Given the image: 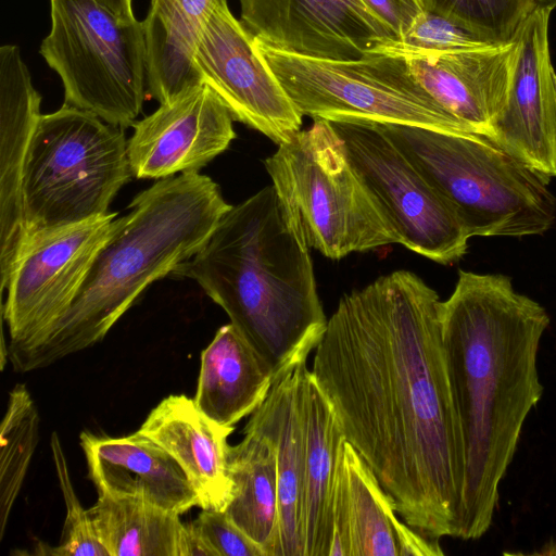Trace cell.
<instances>
[{"mask_svg": "<svg viewBox=\"0 0 556 556\" xmlns=\"http://www.w3.org/2000/svg\"><path fill=\"white\" fill-rule=\"evenodd\" d=\"M399 40L426 10L424 0H362ZM396 40V41H397Z\"/></svg>", "mask_w": 556, "mask_h": 556, "instance_id": "cell-32", "label": "cell"}, {"mask_svg": "<svg viewBox=\"0 0 556 556\" xmlns=\"http://www.w3.org/2000/svg\"><path fill=\"white\" fill-rule=\"evenodd\" d=\"M193 64L200 81L217 94L235 121L278 146L300 130L303 116L227 1L214 4L206 15L194 45Z\"/></svg>", "mask_w": 556, "mask_h": 556, "instance_id": "cell-12", "label": "cell"}, {"mask_svg": "<svg viewBox=\"0 0 556 556\" xmlns=\"http://www.w3.org/2000/svg\"><path fill=\"white\" fill-rule=\"evenodd\" d=\"M222 1L227 0H150L143 21L150 98L165 103L201 84L194 45L206 15Z\"/></svg>", "mask_w": 556, "mask_h": 556, "instance_id": "cell-24", "label": "cell"}, {"mask_svg": "<svg viewBox=\"0 0 556 556\" xmlns=\"http://www.w3.org/2000/svg\"><path fill=\"white\" fill-rule=\"evenodd\" d=\"M239 1L251 34L286 52L352 60L397 40L362 0Z\"/></svg>", "mask_w": 556, "mask_h": 556, "instance_id": "cell-13", "label": "cell"}, {"mask_svg": "<svg viewBox=\"0 0 556 556\" xmlns=\"http://www.w3.org/2000/svg\"><path fill=\"white\" fill-rule=\"evenodd\" d=\"M549 14L535 7L516 33L518 53L507 103L489 134L548 179L556 176V73L549 54Z\"/></svg>", "mask_w": 556, "mask_h": 556, "instance_id": "cell-15", "label": "cell"}, {"mask_svg": "<svg viewBox=\"0 0 556 556\" xmlns=\"http://www.w3.org/2000/svg\"><path fill=\"white\" fill-rule=\"evenodd\" d=\"M346 472L350 556H441L429 539L399 519L377 477L348 442L342 443Z\"/></svg>", "mask_w": 556, "mask_h": 556, "instance_id": "cell-23", "label": "cell"}, {"mask_svg": "<svg viewBox=\"0 0 556 556\" xmlns=\"http://www.w3.org/2000/svg\"><path fill=\"white\" fill-rule=\"evenodd\" d=\"M255 41L258 53L302 116L466 132L425 91L400 55L375 49L358 59L332 60Z\"/></svg>", "mask_w": 556, "mask_h": 556, "instance_id": "cell-9", "label": "cell"}, {"mask_svg": "<svg viewBox=\"0 0 556 556\" xmlns=\"http://www.w3.org/2000/svg\"><path fill=\"white\" fill-rule=\"evenodd\" d=\"M50 16L39 52L62 80L64 104L132 126L148 96L143 22L97 0H50Z\"/></svg>", "mask_w": 556, "mask_h": 556, "instance_id": "cell-8", "label": "cell"}, {"mask_svg": "<svg viewBox=\"0 0 556 556\" xmlns=\"http://www.w3.org/2000/svg\"><path fill=\"white\" fill-rule=\"evenodd\" d=\"M492 43L452 20L425 10L397 41L381 45L376 50L400 54L416 51L469 49Z\"/></svg>", "mask_w": 556, "mask_h": 556, "instance_id": "cell-30", "label": "cell"}, {"mask_svg": "<svg viewBox=\"0 0 556 556\" xmlns=\"http://www.w3.org/2000/svg\"><path fill=\"white\" fill-rule=\"evenodd\" d=\"M117 213L25 235L5 283L2 305L15 364L40 345L76 299L109 239Z\"/></svg>", "mask_w": 556, "mask_h": 556, "instance_id": "cell-10", "label": "cell"}, {"mask_svg": "<svg viewBox=\"0 0 556 556\" xmlns=\"http://www.w3.org/2000/svg\"><path fill=\"white\" fill-rule=\"evenodd\" d=\"M88 514L109 556H182L185 523L174 511L98 493Z\"/></svg>", "mask_w": 556, "mask_h": 556, "instance_id": "cell-26", "label": "cell"}, {"mask_svg": "<svg viewBox=\"0 0 556 556\" xmlns=\"http://www.w3.org/2000/svg\"><path fill=\"white\" fill-rule=\"evenodd\" d=\"M182 556H214L194 520L185 523Z\"/></svg>", "mask_w": 556, "mask_h": 556, "instance_id": "cell-33", "label": "cell"}, {"mask_svg": "<svg viewBox=\"0 0 556 556\" xmlns=\"http://www.w3.org/2000/svg\"><path fill=\"white\" fill-rule=\"evenodd\" d=\"M50 447L60 490L65 503V520L60 544L51 547L39 541L36 545L35 554L52 556H109L94 532L88 509L83 507L76 495L63 446L55 431L51 433Z\"/></svg>", "mask_w": 556, "mask_h": 556, "instance_id": "cell-29", "label": "cell"}, {"mask_svg": "<svg viewBox=\"0 0 556 556\" xmlns=\"http://www.w3.org/2000/svg\"><path fill=\"white\" fill-rule=\"evenodd\" d=\"M226 427L207 417L185 394L164 397L147 416L139 432L164 448L179 465L199 497V507L225 510L231 498Z\"/></svg>", "mask_w": 556, "mask_h": 556, "instance_id": "cell-19", "label": "cell"}, {"mask_svg": "<svg viewBox=\"0 0 556 556\" xmlns=\"http://www.w3.org/2000/svg\"><path fill=\"white\" fill-rule=\"evenodd\" d=\"M174 274L225 311L275 376L308 358L325 332L309 247L273 185L231 206Z\"/></svg>", "mask_w": 556, "mask_h": 556, "instance_id": "cell-3", "label": "cell"}, {"mask_svg": "<svg viewBox=\"0 0 556 556\" xmlns=\"http://www.w3.org/2000/svg\"><path fill=\"white\" fill-rule=\"evenodd\" d=\"M39 413L23 383L9 393L0 425V539L24 484L39 438Z\"/></svg>", "mask_w": 556, "mask_h": 556, "instance_id": "cell-27", "label": "cell"}, {"mask_svg": "<svg viewBox=\"0 0 556 556\" xmlns=\"http://www.w3.org/2000/svg\"><path fill=\"white\" fill-rule=\"evenodd\" d=\"M79 443L98 493L140 498L178 515L199 506L179 465L141 432L111 438L84 431Z\"/></svg>", "mask_w": 556, "mask_h": 556, "instance_id": "cell-17", "label": "cell"}, {"mask_svg": "<svg viewBox=\"0 0 556 556\" xmlns=\"http://www.w3.org/2000/svg\"><path fill=\"white\" fill-rule=\"evenodd\" d=\"M275 375L230 323L201 352L195 405L212 420L235 427L266 399Z\"/></svg>", "mask_w": 556, "mask_h": 556, "instance_id": "cell-22", "label": "cell"}, {"mask_svg": "<svg viewBox=\"0 0 556 556\" xmlns=\"http://www.w3.org/2000/svg\"><path fill=\"white\" fill-rule=\"evenodd\" d=\"M376 124L454 211L470 238L536 236L554 225L551 179L489 136Z\"/></svg>", "mask_w": 556, "mask_h": 556, "instance_id": "cell-5", "label": "cell"}, {"mask_svg": "<svg viewBox=\"0 0 556 556\" xmlns=\"http://www.w3.org/2000/svg\"><path fill=\"white\" fill-rule=\"evenodd\" d=\"M122 18H136L132 11V0H97Z\"/></svg>", "mask_w": 556, "mask_h": 556, "instance_id": "cell-34", "label": "cell"}, {"mask_svg": "<svg viewBox=\"0 0 556 556\" xmlns=\"http://www.w3.org/2000/svg\"><path fill=\"white\" fill-rule=\"evenodd\" d=\"M233 117L206 85L192 86L132 124L127 155L132 176L163 179L199 172L236 138Z\"/></svg>", "mask_w": 556, "mask_h": 556, "instance_id": "cell-14", "label": "cell"}, {"mask_svg": "<svg viewBox=\"0 0 556 556\" xmlns=\"http://www.w3.org/2000/svg\"><path fill=\"white\" fill-rule=\"evenodd\" d=\"M194 522L214 556H266L224 510L202 509Z\"/></svg>", "mask_w": 556, "mask_h": 556, "instance_id": "cell-31", "label": "cell"}, {"mask_svg": "<svg viewBox=\"0 0 556 556\" xmlns=\"http://www.w3.org/2000/svg\"><path fill=\"white\" fill-rule=\"evenodd\" d=\"M264 165L307 245L326 257L397 243L331 122L314 119L279 144Z\"/></svg>", "mask_w": 556, "mask_h": 556, "instance_id": "cell-7", "label": "cell"}, {"mask_svg": "<svg viewBox=\"0 0 556 556\" xmlns=\"http://www.w3.org/2000/svg\"><path fill=\"white\" fill-rule=\"evenodd\" d=\"M441 302L408 270L344 294L311 369L397 515L433 540L458 536L465 475Z\"/></svg>", "mask_w": 556, "mask_h": 556, "instance_id": "cell-1", "label": "cell"}, {"mask_svg": "<svg viewBox=\"0 0 556 556\" xmlns=\"http://www.w3.org/2000/svg\"><path fill=\"white\" fill-rule=\"evenodd\" d=\"M426 10L447 17L493 42H509L536 7L533 0H424Z\"/></svg>", "mask_w": 556, "mask_h": 556, "instance_id": "cell-28", "label": "cell"}, {"mask_svg": "<svg viewBox=\"0 0 556 556\" xmlns=\"http://www.w3.org/2000/svg\"><path fill=\"white\" fill-rule=\"evenodd\" d=\"M131 176L122 127L67 104L41 114L22 178L25 235L109 213Z\"/></svg>", "mask_w": 556, "mask_h": 556, "instance_id": "cell-6", "label": "cell"}, {"mask_svg": "<svg viewBox=\"0 0 556 556\" xmlns=\"http://www.w3.org/2000/svg\"><path fill=\"white\" fill-rule=\"evenodd\" d=\"M41 96L31 83L18 46L0 48V271L1 287L16 260L25 229L22 178Z\"/></svg>", "mask_w": 556, "mask_h": 556, "instance_id": "cell-18", "label": "cell"}, {"mask_svg": "<svg viewBox=\"0 0 556 556\" xmlns=\"http://www.w3.org/2000/svg\"><path fill=\"white\" fill-rule=\"evenodd\" d=\"M536 7L544 8L551 12L556 9V0H533Z\"/></svg>", "mask_w": 556, "mask_h": 556, "instance_id": "cell-35", "label": "cell"}, {"mask_svg": "<svg viewBox=\"0 0 556 556\" xmlns=\"http://www.w3.org/2000/svg\"><path fill=\"white\" fill-rule=\"evenodd\" d=\"M331 124L397 243L443 265L462 258L470 239L463 224L377 124Z\"/></svg>", "mask_w": 556, "mask_h": 556, "instance_id": "cell-11", "label": "cell"}, {"mask_svg": "<svg viewBox=\"0 0 556 556\" xmlns=\"http://www.w3.org/2000/svg\"><path fill=\"white\" fill-rule=\"evenodd\" d=\"M517 53L514 38L477 48L395 55L405 59L418 84L466 132L489 136L506 106Z\"/></svg>", "mask_w": 556, "mask_h": 556, "instance_id": "cell-16", "label": "cell"}, {"mask_svg": "<svg viewBox=\"0 0 556 556\" xmlns=\"http://www.w3.org/2000/svg\"><path fill=\"white\" fill-rule=\"evenodd\" d=\"M303 433L302 532L304 556H329L332 494L339 447L344 439L327 396L305 369L300 386Z\"/></svg>", "mask_w": 556, "mask_h": 556, "instance_id": "cell-21", "label": "cell"}, {"mask_svg": "<svg viewBox=\"0 0 556 556\" xmlns=\"http://www.w3.org/2000/svg\"><path fill=\"white\" fill-rule=\"evenodd\" d=\"M243 432V439L230 445L228 452L232 493L224 511L266 556H275L278 526L275 450L258 431L244 428Z\"/></svg>", "mask_w": 556, "mask_h": 556, "instance_id": "cell-25", "label": "cell"}, {"mask_svg": "<svg viewBox=\"0 0 556 556\" xmlns=\"http://www.w3.org/2000/svg\"><path fill=\"white\" fill-rule=\"evenodd\" d=\"M548 325L546 309L502 274L460 269L454 291L441 302L465 462L459 539H480L492 525L500 483L543 394L538 352Z\"/></svg>", "mask_w": 556, "mask_h": 556, "instance_id": "cell-2", "label": "cell"}, {"mask_svg": "<svg viewBox=\"0 0 556 556\" xmlns=\"http://www.w3.org/2000/svg\"><path fill=\"white\" fill-rule=\"evenodd\" d=\"M301 358L275 376L273 386L244 428L265 435L277 464L278 526L275 556H304L302 532L303 433L300 386L307 368Z\"/></svg>", "mask_w": 556, "mask_h": 556, "instance_id": "cell-20", "label": "cell"}, {"mask_svg": "<svg viewBox=\"0 0 556 556\" xmlns=\"http://www.w3.org/2000/svg\"><path fill=\"white\" fill-rule=\"evenodd\" d=\"M231 206L199 172L159 179L138 193L116 218L70 308L13 369L45 368L102 341L152 282L202 249Z\"/></svg>", "mask_w": 556, "mask_h": 556, "instance_id": "cell-4", "label": "cell"}]
</instances>
